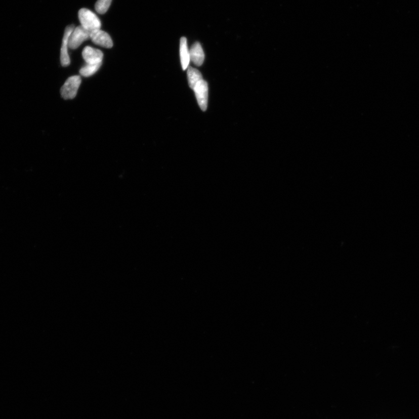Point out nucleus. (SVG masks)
Wrapping results in <instances>:
<instances>
[{
  "instance_id": "nucleus-1",
  "label": "nucleus",
  "mask_w": 419,
  "mask_h": 419,
  "mask_svg": "<svg viewBox=\"0 0 419 419\" xmlns=\"http://www.w3.org/2000/svg\"><path fill=\"white\" fill-rule=\"evenodd\" d=\"M81 26L83 28L92 32L93 31L100 29L101 22L97 15L90 10L81 9L78 13Z\"/></svg>"
},
{
  "instance_id": "nucleus-2",
  "label": "nucleus",
  "mask_w": 419,
  "mask_h": 419,
  "mask_svg": "<svg viewBox=\"0 0 419 419\" xmlns=\"http://www.w3.org/2000/svg\"><path fill=\"white\" fill-rule=\"evenodd\" d=\"M81 82V77L75 75L69 77L61 89V95L65 100L74 99Z\"/></svg>"
},
{
  "instance_id": "nucleus-3",
  "label": "nucleus",
  "mask_w": 419,
  "mask_h": 419,
  "mask_svg": "<svg viewBox=\"0 0 419 419\" xmlns=\"http://www.w3.org/2000/svg\"><path fill=\"white\" fill-rule=\"evenodd\" d=\"M91 39V32L79 26L73 29L69 37L68 48L75 50L83 44L85 41Z\"/></svg>"
},
{
  "instance_id": "nucleus-4",
  "label": "nucleus",
  "mask_w": 419,
  "mask_h": 419,
  "mask_svg": "<svg viewBox=\"0 0 419 419\" xmlns=\"http://www.w3.org/2000/svg\"><path fill=\"white\" fill-rule=\"evenodd\" d=\"M193 91L195 92V95L198 104L201 109L203 111L207 110L208 103V84L205 80H201L196 85Z\"/></svg>"
},
{
  "instance_id": "nucleus-5",
  "label": "nucleus",
  "mask_w": 419,
  "mask_h": 419,
  "mask_svg": "<svg viewBox=\"0 0 419 419\" xmlns=\"http://www.w3.org/2000/svg\"><path fill=\"white\" fill-rule=\"evenodd\" d=\"M74 29V26L71 25L66 27L65 30L63 43H62L60 56L61 63L63 67H67L71 63V61H70V58L68 53V40L70 35H71L72 31Z\"/></svg>"
},
{
  "instance_id": "nucleus-6",
  "label": "nucleus",
  "mask_w": 419,
  "mask_h": 419,
  "mask_svg": "<svg viewBox=\"0 0 419 419\" xmlns=\"http://www.w3.org/2000/svg\"><path fill=\"white\" fill-rule=\"evenodd\" d=\"M91 39L95 45L104 48L111 49L113 46V42L110 35L100 29L91 33Z\"/></svg>"
},
{
  "instance_id": "nucleus-7",
  "label": "nucleus",
  "mask_w": 419,
  "mask_h": 419,
  "mask_svg": "<svg viewBox=\"0 0 419 419\" xmlns=\"http://www.w3.org/2000/svg\"><path fill=\"white\" fill-rule=\"evenodd\" d=\"M82 57L87 64H102L103 53L99 49L87 46L83 50Z\"/></svg>"
},
{
  "instance_id": "nucleus-8",
  "label": "nucleus",
  "mask_w": 419,
  "mask_h": 419,
  "mask_svg": "<svg viewBox=\"0 0 419 419\" xmlns=\"http://www.w3.org/2000/svg\"><path fill=\"white\" fill-rule=\"evenodd\" d=\"M190 60L197 66L203 64L204 60V54L202 48L199 42L193 45L189 50Z\"/></svg>"
},
{
  "instance_id": "nucleus-9",
  "label": "nucleus",
  "mask_w": 419,
  "mask_h": 419,
  "mask_svg": "<svg viewBox=\"0 0 419 419\" xmlns=\"http://www.w3.org/2000/svg\"><path fill=\"white\" fill-rule=\"evenodd\" d=\"M180 57L182 67L185 70L188 67L190 61L189 50L188 48L187 39L185 37H181L180 40Z\"/></svg>"
},
{
  "instance_id": "nucleus-10",
  "label": "nucleus",
  "mask_w": 419,
  "mask_h": 419,
  "mask_svg": "<svg viewBox=\"0 0 419 419\" xmlns=\"http://www.w3.org/2000/svg\"><path fill=\"white\" fill-rule=\"evenodd\" d=\"M189 86L192 89H195L196 85L203 80L202 75L197 69L189 67L188 69Z\"/></svg>"
},
{
  "instance_id": "nucleus-11",
  "label": "nucleus",
  "mask_w": 419,
  "mask_h": 419,
  "mask_svg": "<svg viewBox=\"0 0 419 419\" xmlns=\"http://www.w3.org/2000/svg\"><path fill=\"white\" fill-rule=\"evenodd\" d=\"M102 64H86L79 71L80 74L84 77H90L95 74L102 66Z\"/></svg>"
},
{
  "instance_id": "nucleus-12",
  "label": "nucleus",
  "mask_w": 419,
  "mask_h": 419,
  "mask_svg": "<svg viewBox=\"0 0 419 419\" xmlns=\"http://www.w3.org/2000/svg\"><path fill=\"white\" fill-rule=\"evenodd\" d=\"M112 0H98L95 5V9L100 14H104L110 7Z\"/></svg>"
}]
</instances>
